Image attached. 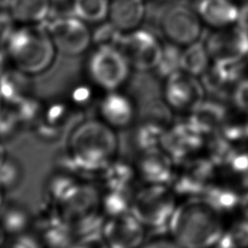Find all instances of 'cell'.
I'll return each mask as SVG.
<instances>
[{
    "instance_id": "obj_19",
    "label": "cell",
    "mask_w": 248,
    "mask_h": 248,
    "mask_svg": "<svg viewBox=\"0 0 248 248\" xmlns=\"http://www.w3.org/2000/svg\"><path fill=\"white\" fill-rule=\"evenodd\" d=\"M33 221L28 209L17 202H6L0 211V229L5 237L24 235L32 228Z\"/></svg>"
},
{
    "instance_id": "obj_30",
    "label": "cell",
    "mask_w": 248,
    "mask_h": 248,
    "mask_svg": "<svg viewBox=\"0 0 248 248\" xmlns=\"http://www.w3.org/2000/svg\"><path fill=\"white\" fill-rule=\"evenodd\" d=\"M237 25L240 26L248 34V1L243 3L241 9L239 10Z\"/></svg>"
},
{
    "instance_id": "obj_14",
    "label": "cell",
    "mask_w": 248,
    "mask_h": 248,
    "mask_svg": "<svg viewBox=\"0 0 248 248\" xmlns=\"http://www.w3.org/2000/svg\"><path fill=\"white\" fill-rule=\"evenodd\" d=\"M194 77L178 70L167 78L164 95L170 106L176 108H185L201 99L202 87Z\"/></svg>"
},
{
    "instance_id": "obj_34",
    "label": "cell",
    "mask_w": 248,
    "mask_h": 248,
    "mask_svg": "<svg viewBox=\"0 0 248 248\" xmlns=\"http://www.w3.org/2000/svg\"><path fill=\"white\" fill-rule=\"evenodd\" d=\"M4 237H5V235H4V233L2 232V231H1V229H0V247H1V241L3 240Z\"/></svg>"
},
{
    "instance_id": "obj_2",
    "label": "cell",
    "mask_w": 248,
    "mask_h": 248,
    "mask_svg": "<svg viewBox=\"0 0 248 248\" xmlns=\"http://www.w3.org/2000/svg\"><path fill=\"white\" fill-rule=\"evenodd\" d=\"M54 46L46 30L37 24L32 28L14 31L8 41L7 51L17 69L35 77L45 72L54 61Z\"/></svg>"
},
{
    "instance_id": "obj_21",
    "label": "cell",
    "mask_w": 248,
    "mask_h": 248,
    "mask_svg": "<svg viewBox=\"0 0 248 248\" xmlns=\"http://www.w3.org/2000/svg\"><path fill=\"white\" fill-rule=\"evenodd\" d=\"M133 191L99 190V208L105 217H112L131 211Z\"/></svg>"
},
{
    "instance_id": "obj_3",
    "label": "cell",
    "mask_w": 248,
    "mask_h": 248,
    "mask_svg": "<svg viewBox=\"0 0 248 248\" xmlns=\"http://www.w3.org/2000/svg\"><path fill=\"white\" fill-rule=\"evenodd\" d=\"M170 230L172 238L183 248H207L218 238L220 225L210 208L189 204L173 211Z\"/></svg>"
},
{
    "instance_id": "obj_8",
    "label": "cell",
    "mask_w": 248,
    "mask_h": 248,
    "mask_svg": "<svg viewBox=\"0 0 248 248\" xmlns=\"http://www.w3.org/2000/svg\"><path fill=\"white\" fill-rule=\"evenodd\" d=\"M131 212L145 228H155L170 218L173 209L161 184L143 183L133 191Z\"/></svg>"
},
{
    "instance_id": "obj_35",
    "label": "cell",
    "mask_w": 248,
    "mask_h": 248,
    "mask_svg": "<svg viewBox=\"0 0 248 248\" xmlns=\"http://www.w3.org/2000/svg\"><path fill=\"white\" fill-rule=\"evenodd\" d=\"M164 2H169V3H174V2H179V1H183V0H161Z\"/></svg>"
},
{
    "instance_id": "obj_6",
    "label": "cell",
    "mask_w": 248,
    "mask_h": 248,
    "mask_svg": "<svg viewBox=\"0 0 248 248\" xmlns=\"http://www.w3.org/2000/svg\"><path fill=\"white\" fill-rule=\"evenodd\" d=\"M129 62L112 46H98L87 67L92 82L106 92L118 90L129 78Z\"/></svg>"
},
{
    "instance_id": "obj_31",
    "label": "cell",
    "mask_w": 248,
    "mask_h": 248,
    "mask_svg": "<svg viewBox=\"0 0 248 248\" xmlns=\"http://www.w3.org/2000/svg\"><path fill=\"white\" fill-rule=\"evenodd\" d=\"M5 64H6V55L3 50H0V77L5 72Z\"/></svg>"
},
{
    "instance_id": "obj_23",
    "label": "cell",
    "mask_w": 248,
    "mask_h": 248,
    "mask_svg": "<svg viewBox=\"0 0 248 248\" xmlns=\"http://www.w3.org/2000/svg\"><path fill=\"white\" fill-rule=\"evenodd\" d=\"M109 15L108 0H74L73 16L90 22H103Z\"/></svg>"
},
{
    "instance_id": "obj_25",
    "label": "cell",
    "mask_w": 248,
    "mask_h": 248,
    "mask_svg": "<svg viewBox=\"0 0 248 248\" xmlns=\"http://www.w3.org/2000/svg\"><path fill=\"white\" fill-rule=\"evenodd\" d=\"M181 52L178 45L171 42H168L163 46L162 56L160 62L156 68L157 75L161 78H168L172 73L181 70L180 60Z\"/></svg>"
},
{
    "instance_id": "obj_36",
    "label": "cell",
    "mask_w": 248,
    "mask_h": 248,
    "mask_svg": "<svg viewBox=\"0 0 248 248\" xmlns=\"http://www.w3.org/2000/svg\"><path fill=\"white\" fill-rule=\"evenodd\" d=\"M232 1H243V3H245V2H247L248 0H232Z\"/></svg>"
},
{
    "instance_id": "obj_26",
    "label": "cell",
    "mask_w": 248,
    "mask_h": 248,
    "mask_svg": "<svg viewBox=\"0 0 248 248\" xmlns=\"http://www.w3.org/2000/svg\"><path fill=\"white\" fill-rule=\"evenodd\" d=\"M22 128L23 125L15 108L3 103L0 107V142L12 139Z\"/></svg>"
},
{
    "instance_id": "obj_11",
    "label": "cell",
    "mask_w": 248,
    "mask_h": 248,
    "mask_svg": "<svg viewBox=\"0 0 248 248\" xmlns=\"http://www.w3.org/2000/svg\"><path fill=\"white\" fill-rule=\"evenodd\" d=\"M205 46L213 63L238 64L248 56V34L240 26L231 25L210 33Z\"/></svg>"
},
{
    "instance_id": "obj_28",
    "label": "cell",
    "mask_w": 248,
    "mask_h": 248,
    "mask_svg": "<svg viewBox=\"0 0 248 248\" xmlns=\"http://www.w3.org/2000/svg\"><path fill=\"white\" fill-rule=\"evenodd\" d=\"M14 32V17L4 10H0V46L8 44Z\"/></svg>"
},
{
    "instance_id": "obj_16",
    "label": "cell",
    "mask_w": 248,
    "mask_h": 248,
    "mask_svg": "<svg viewBox=\"0 0 248 248\" xmlns=\"http://www.w3.org/2000/svg\"><path fill=\"white\" fill-rule=\"evenodd\" d=\"M146 0H112L109 5L110 21L123 33L135 30L144 21Z\"/></svg>"
},
{
    "instance_id": "obj_5",
    "label": "cell",
    "mask_w": 248,
    "mask_h": 248,
    "mask_svg": "<svg viewBox=\"0 0 248 248\" xmlns=\"http://www.w3.org/2000/svg\"><path fill=\"white\" fill-rule=\"evenodd\" d=\"M78 115L61 96L45 97L31 130L38 140L54 142L66 137Z\"/></svg>"
},
{
    "instance_id": "obj_22",
    "label": "cell",
    "mask_w": 248,
    "mask_h": 248,
    "mask_svg": "<svg viewBox=\"0 0 248 248\" xmlns=\"http://www.w3.org/2000/svg\"><path fill=\"white\" fill-rule=\"evenodd\" d=\"M209 54L202 39L190 44L181 52L180 69L190 75H202L208 68Z\"/></svg>"
},
{
    "instance_id": "obj_37",
    "label": "cell",
    "mask_w": 248,
    "mask_h": 248,
    "mask_svg": "<svg viewBox=\"0 0 248 248\" xmlns=\"http://www.w3.org/2000/svg\"><path fill=\"white\" fill-rule=\"evenodd\" d=\"M2 104H3V102H2V99H1V97H0V107L2 106Z\"/></svg>"
},
{
    "instance_id": "obj_17",
    "label": "cell",
    "mask_w": 248,
    "mask_h": 248,
    "mask_svg": "<svg viewBox=\"0 0 248 248\" xmlns=\"http://www.w3.org/2000/svg\"><path fill=\"white\" fill-rule=\"evenodd\" d=\"M196 11L201 19L216 28L232 25L239 15L232 0H198Z\"/></svg>"
},
{
    "instance_id": "obj_20",
    "label": "cell",
    "mask_w": 248,
    "mask_h": 248,
    "mask_svg": "<svg viewBox=\"0 0 248 248\" xmlns=\"http://www.w3.org/2000/svg\"><path fill=\"white\" fill-rule=\"evenodd\" d=\"M11 15L20 22L40 24L46 20L51 11L50 0H13Z\"/></svg>"
},
{
    "instance_id": "obj_32",
    "label": "cell",
    "mask_w": 248,
    "mask_h": 248,
    "mask_svg": "<svg viewBox=\"0 0 248 248\" xmlns=\"http://www.w3.org/2000/svg\"><path fill=\"white\" fill-rule=\"evenodd\" d=\"M13 0H0V10H6L8 8H11Z\"/></svg>"
},
{
    "instance_id": "obj_7",
    "label": "cell",
    "mask_w": 248,
    "mask_h": 248,
    "mask_svg": "<svg viewBox=\"0 0 248 248\" xmlns=\"http://www.w3.org/2000/svg\"><path fill=\"white\" fill-rule=\"evenodd\" d=\"M82 69V55L72 56L58 52L52 64L33 78L35 94L43 90L44 97L62 96L70 86L80 80Z\"/></svg>"
},
{
    "instance_id": "obj_27",
    "label": "cell",
    "mask_w": 248,
    "mask_h": 248,
    "mask_svg": "<svg viewBox=\"0 0 248 248\" xmlns=\"http://www.w3.org/2000/svg\"><path fill=\"white\" fill-rule=\"evenodd\" d=\"M123 34L111 21L103 22L93 31L92 41L98 46H112L117 48Z\"/></svg>"
},
{
    "instance_id": "obj_33",
    "label": "cell",
    "mask_w": 248,
    "mask_h": 248,
    "mask_svg": "<svg viewBox=\"0 0 248 248\" xmlns=\"http://www.w3.org/2000/svg\"><path fill=\"white\" fill-rule=\"evenodd\" d=\"M5 193H6V192L0 188V211H1V209L3 208V206H4L5 203H6V202L4 201V199H5Z\"/></svg>"
},
{
    "instance_id": "obj_12",
    "label": "cell",
    "mask_w": 248,
    "mask_h": 248,
    "mask_svg": "<svg viewBox=\"0 0 248 248\" xmlns=\"http://www.w3.org/2000/svg\"><path fill=\"white\" fill-rule=\"evenodd\" d=\"M139 114V108L132 94L118 90L106 92L100 98L95 109V116L116 132L132 128Z\"/></svg>"
},
{
    "instance_id": "obj_29",
    "label": "cell",
    "mask_w": 248,
    "mask_h": 248,
    "mask_svg": "<svg viewBox=\"0 0 248 248\" xmlns=\"http://www.w3.org/2000/svg\"><path fill=\"white\" fill-rule=\"evenodd\" d=\"M139 248H183L173 238L154 237L144 242Z\"/></svg>"
},
{
    "instance_id": "obj_24",
    "label": "cell",
    "mask_w": 248,
    "mask_h": 248,
    "mask_svg": "<svg viewBox=\"0 0 248 248\" xmlns=\"http://www.w3.org/2000/svg\"><path fill=\"white\" fill-rule=\"evenodd\" d=\"M22 176L23 170L19 161L8 154L0 166V188L5 192L16 188Z\"/></svg>"
},
{
    "instance_id": "obj_18",
    "label": "cell",
    "mask_w": 248,
    "mask_h": 248,
    "mask_svg": "<svg viewBox=\"0 0 248 248\" xmlns=\"http://www.w3.org/2000/svg\"><path fill=\"white\" fill-rule=\"evenodd\" d=\"M32 95H36L33 78L19 69L5 71L0 77V97L4 104L15 105Z\"/></svg>"
},
{
    "instance_id": "obj_15",
    "label": "cell",
    "mask_w": 248,
    "mask_h": 248,
    "mask_svg": "<svg viewBox=\"0 0 248 248\" xmlns=\"http://www.w3.org/2000/svg\"><path fill=\"white\" fill-rule=\"evenodd\" d=\"M96 176L100 189L111 190L134 191L135 183L139 179L134 162L120 158L119 155Z\"/></svg>"
},
{
    "instance_id": "obj_4",
    "label": "cell",
    "mask_w": 248,
    "mask_h": 248,
    "mask_svg": "<svg viewBox=\"0 0 248 248\" xmlns=\"http://www.w3.org/2000/svg\"><path fill=\"white\" fill-rule=\"evenodd\" d=\"M154 33L175 45L188 46L202 36L201 17L184 0L170 3L162 11Z\"/></svg>"
},
{
    "instance_id": "obj_1",
    "label": "cell",
    "mask_w": 248,
    "mask_h": 248,
    "mask_svg": "<svg viewBox=\"0 0 248 248\" xmlns=\"http://www.w3.org/2000/svg\"><path fill=\"white\" fill-rule=\"evenodd\" d=\"M116 131L98 117L78 120L65 137L60 168L83 177L97 175L118 156Z\"/></svg>"
},
{
    "instance_id": "obj_13",
    "label": "cell",
    "mask_w": 248,
    "mask_h": 248,
    "mask_svg": "<svg viewBox=\"0 0 248 248\" xmlns=\"http://www.w3.org/2000/svg\"><path fill=\"white\" fill-rule=\"evenodd\" d=\"M145 229L131 211L105 217L101 240L109 248H139L144 242Z\"/></svg>"
},
{
    "instance_id": "obj_10",
    "label": "cell",
    "mask_w": 248,
    "mask_h": 248,
    "mask_svg": "<svg viewBox=\"0 0 248 248\" xmlns=\"http://www.w3.org/2000/svg\"><path fill=\"white\" fill-rule=\"evenodd\" d=\"M117 49L136 71L149 72L157 68L163 46L154 32L143 28L124 33Z\"/></svg>"
},
{
    "instance_id": "obj_9",
    "label": "cell",
    "mask_w": 248,
    "mask_h": 248,
    "mask_svg": "<svg viewBox=\"0 0 248 248\" xmlns=\"http://www.w3.org/2000/svg\"><path fill=\"white\" fill-rule=\"evenodd\" d=\"M40 25L46 30L60 53L79 56L90 45L92 36L88 28L75 16L49 17Z\"/></svg>"
}]
</instances>
